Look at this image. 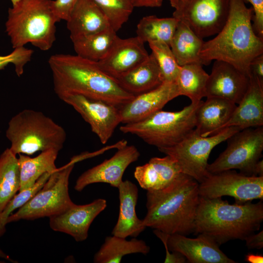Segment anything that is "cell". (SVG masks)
<instances>
[{
  "label": "cell",
  "instance_id": "22",
  "mask_svg": "<svg viewBox=\"0 0 263 263\" xmlns=\"http://www.w3.org/2000/svg\"><path fill=\"white\" fill-rule=\"evenodd\" d=\"M118 189L119 215L112 234L124 238L129 236L136 238L146 228L136 213L138 189L134 183L127 180L122 181Z\"/></svg>",
  "mask_w": 263,
  "mask_h": 263
},
{
  "label": "cell",
  "instance_id": "46",
  "mask_svg": "<svg viewBox=\"0 0 263 263\" xmlns=\"http://www.w3.org/2000/svg\"><path fill=\"white\" fill-rule=\"evenodd\" d=\"M0 258L4 259L8 261H10V262H12L14 263L15 262L13 260H12L8 255H7L6 253L3 252L2 250H1L0 249Z\"/></svg>",
  "mask_w": 263,
  "mask_h": 263
},
{
  "label": "cell",
  "instance_id": "33",
  "mask_svg": "<svg viewBox=\"0 0 263 263\" xmlns=\"http://www.w3.org/2000/svg\"><path fill=\"white\" fill-rule=\"evenodd\" d=\"M161 72L163 81L175 82L180 66L171 50L170 46L162 42L148 43Z\"/></svg>",
  "mask_w": 263,
  "mask_h": 263
},
{
  "label": "cell",
  "instance_id": "29",
  "mask_svg": "<svg viewBox=\"0 0 263 263\" xmlns=\"http://www.w3.org/2000/svg\"><path fill=\"white\" fill-rule=\"evenodd\" d=\"M118 36L112 27L72 39L77 55L98 62L109 54Z\"/></svg>",
  "mask_w": 263,
  "mask_h": 263
},
{
  "label": "cell",
  "instance_id": "34",
  "mask_svg": "<svg viewBox=\"0 0 263 263\" xmlns=\"http://www.w3.org/2000/svg\"><path fill=\"white\" fill-rule=\"evenodd\" d=\"M93 0L103 12L115 32L127 22L134 8L132 0Z\"/></svg>",
  "mask_w": 263,
  "mask_h": 263
},
{
  "label": "cell",
  "instance_id": "38",
  "mask_svg": "<svg viewBox=\"0 0 263 263\" xmlns=\"http://www.w3.org/2000/svg\"><path fill=\"white\" fill-rule=\"evenodd\" d=\"M76 1V0H52L53 9L60 20L68 19Z\"/></svg>",
  "mask_w": 263,
  "mask_h": 263
},
{
  "label": "cell",
  "instance_id": "16",
  "mask_svg": "<svg viewBox=\"0 0 263 263\" xmlns=\"http://www.w3.org/2000/svg\"><path fill=\"white\" fill-rule=\"evenodd\" d=\"M107 207V201L99 198L83 205L73 204L62 211L49 217V225L55 231L71 236L76 242H83L94 219Z\"/></svg>",
  "mask_w": 263,
  "mask_h": 263
},
{
  "label": "cell",
  "instance_id": "40",
  "mask_svg": "<svg viewBox=\"0 0 263 263\" xmlns=\"http://www.w3.org/2000/svg\"><path fill=\"white\" fill-rule=\"evenodd\" d=\"M246 245L249 249L256 248L260 249L263 247V231L262 230L257 234L252 233L244 240Z\"/></svg>",
  "mask_w": 263,
  "mask_h": 263
},
{
  "label": "cell",
  "instance_id": "28",
  "mask_svg": "<svg viewBox=\"0 0 263 263\" xmlns=\"http://www.w3.org/2000/svg\"><path fill=\"white\" fill-rule=\"evenodd\" d=\"M150 247L145 242L133 238L130 240L113 235L107 237L94 257L95 263H119L126 255L141 253L146 255Z\"/></svg>",
  "mask_w": 263,
  "mask_h": 263
},
{
  "label": "cell",
  "instance_id": "43",
  "mask_svg": "<svg viewBox=\"0 0 263 263\" xmlns=\"http://www.w3.org/2000/svg\"><path fill=\"white\" fill-rule=\"evenodd\" d=\"M245 260L250 263H263V256L261 254L248 253L245 255Z\"/></svg>",
  "mask_w": 263,
  "mask_h": 263
},
{
  "label": "cell",
  "instance_id": "44",
  "mask_svg": "<svg viewBox=\"0 0 263 263\" xmlns=\"http://www.w3.org/2000/svg\"><path fill=\"white\" fill-rule=\"evenodd\" d=\"M254 176H263V160H259L256 163L254 169Z\"/></svg>",
  "mask_w": 263,
  "mask_h": 263
},
{
  "label": "cell",
  "instance_id": "30",
  "mask_svg": "<svg viewBox=\"0 0 263 263\" xmlns=\"http://www.w3.org/2000/svg\"><path fill=\"white\" fill-rule=\"evenodd\" d=\"M209 75L200 63L180 66L175 81L180 95L188 97L192 103H197L206 97V86Z\"/></svg>",
  "mask_w": 263,
  "mask_h": 263
},
{
  "label": "cell",
  "instance_id": "20",
  "mask_svg": "<svg viewBox=\"0 0 263 263\" xmlns=\"http://www.w3.org/2000/svg\"><path fill=\"white\" fill-rule=\"evenodd\" d=\"M171 157H153L135 169L134 176L141 188L147 191L162 190L171 185L183 175Z\"/></svg>",
  "mask_w": 263,
  "mask_h": 263
},
{
  "label": "cell",
  "instance_id": "35",
  "mask_svg": "<svg viewBox=\"0 0 263 263\" xmlns=\"http://www.w3.org/2000/svg\"><path fill=\"white\" fill-rule=\"evenodd\" d=\"M52 173L47 172L44 174L34 185L26 189L18 191V193H16L10 200L0 213V237L5 232L7 220L8 217L14 210L21 207L34 196L42 188Z\"/></svg>",
  "mask_w": 263,
  "mask_h": 263
},
{
  "label": "cell",
  "instance_id": "6",
  "mask_svg": "<svg viewBox=\"0 0 263 263\" xmlns=\"http://www.w3.org/2000/svg\"><path fill=\"white\" fill-rule=\"evenodd\" d=\"M6 136L11 142L10 150L16 155L30 156L51 149L59 151L66 139L62 127L43 113L31 109L23 110L11 119Z\"/></svg>",
  "mask_w": 263,
  "mask_h": 263
},
{
  "label": "cell",
  "instance_id": "27",
  "mask_svg": "<svg viewBox=\"0 0 263 263\" xmlns=\"http://www.w3.org/2000/svg\"><path fill=\"white\" fill-rule=\"evenodd\" d=\"M58 152L56 150L51 149L42 151L34 157L19 154L18 162L20 178L19 191L34 185L44 174L56 170L55 162Z\"/></svg>",
  "mask_w": 263,
  "mask_h": 263
},
{
  "label": "cell",
  "instance_id": "13",
  "mask_svg": "<svg viewBox=\"0 0 263 263\" xmlns=\"http://www.w3.org/2000/svg\"><path fill=\"white\" fill-rule=\"evenodd\" d=\"M60 99L80 114L103 144L121 123L119 108L112 104L79 94L66 95Z\"/></svg>",
  "mask_w": 263,
  "mask_h": 263
},
{
  "label": "cell",
  "instance_id": "41",
  "mask_svg": "<svg viewBox=\"0 0 263 263\" xmlns=\"http://www.w3.org/2000/svg\"><path fill=\"white\" fill-rule=\"evenodd\" d=\"M160 240L163 243L166 249L165 263H184L186 262V258L182 254L176 251H172V253H170L165 241L163 239H160Z\"/></svg>",
  "mask_w": 263,
  "mask_h": 263
},
{
  "label": "cell",
  "instance_id": "23",
  "mask_svg": "<svg viewBox=\"0 0 263 263\" xmlns=\"http://www.w3.org/2000/svg\"><path fill=\"white\" fill-rule=\"evenodd\" d=\"M66 21L71 40L111 27L106 15L93 0H76Z\"/></svg>",
  "mask_w": 263,
  "mask_h": 263
},
{
  "label": "cell",
  "instance_id": "15",
  "mask_svg": "<svg viewBox=\"0 0 263 263\" xmlns=\"http://www.w3.org/2000/svg\"><path fill=\"white\" fill-rule=\"evenodd\" d=\"M139 156V151L133 145L127 144L118 148L111 158L82 173L75 182V189L81 191L87 186L97 183L109 184L118 188L126 169Z\"/></svg>",
  "mask_w": 263,
  "mask_h": 263
},
{
  "label": "cell",
  "instance_id": "37",
  "mask_svg": "<svg viewBox=\"0 0 263 263\" xmlns=\"http://www.w3.org/2000/svg\"><path fill=\"white\" fill-rule=\"evenodd\" d=\"M252 5L253 11L252 24L254 30L258 36L263 38V0H244Z\"/></svg>",
  "mask_w": 263,
  "mask_h": 263
},
{
  "label": "cell",
  "instance_id": "24",
  "mask_svg": "<svg viewBox=\"0 0 263 263\" xmlns=\"http://www.w3.org/2000/svg\"><path fill=\"white\" fill-rule=\"evenodd\" d=\"M196 113L195 129L203 137L218 133L222 130L236 108V104L228 100L207 97Z\"/></svg>",
  "mask_w": 263,
  "mask_h": 263
},
{
  "label": "cell",
  "instance_id": "11",
  "mask_svg": "<svg viewBox=\"0 0 263 263\" xmlns=\"http://www.w3.org/2000/svg\"><path fill=\"white\" fill-rule=\"evenodd\" d=\"M199 194L206 198L224 196L233 197L235 203L243 204L263 199V176H247L227 170L209 173L199 183Z\"/></svg>",
  "mask_w": 263,
  "mask_h": 263
},
{
  "label": "cell",
  "instance_id": "14",
  "mask_svg": "<svg viewBox=\"0 0 263 263\" xmlns=\"http://www.w3.org/2000/svg\"><path fill=\"white\" fill-rule=\"evenodd\" d=\"M154 234L165 241L170 251L182 254L191 263H235L219 248V245L210 236L199 234L197 238H189L180 234H168L154 229Z\"/></svg>",
  "mask_w": 263,
  "mask_h": 263
},
{
  "label": "cell",
  "instance_id": "18",
  "mask_svg": "<svg viewBox=\"0 0 263 263\" xmlns=\"http://www.w3.org/2000/svg\"><path fill=\"white\" fill-rule=\"evenodd\" d=\"M179 96L175 82L164 81L156 88L135 95L121 107V123L126 124L142 120L162 110L167 103Z\"/></svg>",
  "mask_w": 263,
  "mask_h": 263
},
{
  "label": "cell",
  "instance_id": "4",
  "mask_svg": "<svg viewBox=\"0 0 263 263\" xmlns=\"http://www.w3.org/2000/svg\"><path fill=\"white\" fill-rule=\"evenodd\" d=\"M263 220L262 200L230 205L222 197L200 196L194 232L208 235L220 245L229 240H244L260 229Z\"/></svg>",
  "mask_w": 263,
  "mask_h": 263
},
{
  "label": "cell",
  "instance_id": "10",
  "mask_svg": "<svg viewBox=\"0 0 263 263\" xmlns=\"http://www.w3.org/2000/svg\"><path fill=\"white\" fill-rule=\"evenodd\" d=\"M226 149L211 164L207 170L210 173L238 169L240 172L254 176L256 163L263 150V128L252 127L241 130L227 139Z\"/></svg>",
  "mask_w": 263,
  "mask_h": 263
},
{
  "label": "cell",
  "instance_id": "25",
  "mask_svg": "<svg viewBox=\"0 0 263 263\" xmlns=\"http://www.w3.org/2000/svg\"><path fill=\"white\" fill-rule=\"evenodd\" d=\"M115 80L123 90L134 96L152 90L164 82L151 54L146 60Z\"/></svg>",
  "mask_w": 263,
  "mask_h": 263
},
{
  "label": "cell",
  "instance_id": "17",
  "mask_svg": "<svg viewBox=\"0 0 263 263\" xmlns=\"http://www.w3.org/2000/svg\"><path fill=\"white\" fill-rule=\"evenodd\" d=\"M249 76L232 64L215 60L208 75L206 97H217L238 104L248 88Z\"/></svg>",
  "mask_w": 263,
  "mask_h": 263
},
{
  "label": "cell",
  "instance_id": "31",
  "mask_svg": "<svg viewBox=\"0 0 263 263\" xmlns=\"http://www.w3.org/2000/svg\"><path fill=\"white\" fill-rule=\"evenodd\" d=\"M179 20L176 18L143 17L137 25V37L144 43L158 42L170 46Z\"/></svg>",
  "mask_w": 263,
  "mask_h": 263
},
{
  "label": "cell",
  "instance_id": "32",
  "mask_svg": "<svg viewBox=\"0 0 263 263\" xmlns=\"http://www.w3.org/2000/svg\"><path fill=\"white\" fill-rule=\"evenodd\" d=\"M19 188L18 157L8 148L0 156V213Z\"/></svg>",
  "mask_w": 263,
  "mask_h": 263
},
{
  "label": "cell",
  "instance_id": "39",
  "mask_svg": "<svg viewBox=\"0 0 263 263\" xmlns=\"http://www.w3.org/2000/svg\"><path fill=\"white\" fill-rule=\"evenodd\" d=\"M249 73L250 75L254 76L263 82V53L252 60L249 65Z\"/></svg>",
  "mask_w": 263,
  "mask_h": 263
},
{
  "label": "cell",
  "instance_id": "7",
  "mask_svg": "<svg viewBox=\"0 0 263 263\" xmlns=\"http://www.w3.org/2000/svg\"><path fill=\"white\" fill-rule=\"evenodd\" d=\"M191 103L176 112L159 110L138 122L124 124L119 130L134 134L158 149L173 146L195 128L196 111L202 102Z\"/></svg>",
  "mask_w": 263,
  "mask_h": 263
},
{
  "label": "cell",
  "instance_id": "45",
  "mask_svg": "<svg viewBox=\"0 0 263 263\" xmlns=\"http://www.w3.org/2000/svg\"><path fill=\"white\" fill-rule=\"evenodd\" d=\"M169 1L171 6L175 9L177 10L182 7L187 0H168Z\"/></svg>",
  "mask_w": 263,
  "mask_h": 263
},
{
  "label": "cell",
  "instance_id": "19",
  "mask_svg": "<svg viewBox=\"0 0 263 263\" xmlns=\"http://www.w3.org/2000/svg\"><path fill=\"white\" fill-rule=\"evenodd\" d=\"M149 56L144 43L137 36L124 39L118 37L109 54L97 63L105 73L115 79Z\"/></svg>",
  "mask_w": 263,
  "mask_h": 263
},
{
  "label": "cell",
  "instance_id": "3",
  "mask_svg": "<svg viewBox=\"0 0 263 263\" xmlns=\"http://www.w3.org/2000/svg\"><path fill=\"white\" fill-rule=\"evenodd\" d=\"M198 188L196 180L184 174L162 190L147 191L144 225L168 234L186 236L194 232L200 200Z\"/></svg>",
  "mask_w": 263,
  "mask_h": 263
},
{
  "label": "cell",
  "instance_id": "2",
  "mask_svg": "<svg viewBox=\"0 0 263 263\" xmlns=\"http://www.w3.org/2000/svg\"><path fill=\"white\" fill-rule=\"evenodd\" d=\"M253 11L244 0H229L227 20L216 36L204 41L200 57L202 65L212 60L228 62L250 76L252 60L263 53V38L255 33L252 24Z\"/></svg>",
  "mask_w": 263,
  "mask_h": 263
},
{
  "label": "cell",
  "instance_id": "1",
  "mask_svg": "<svg viewBox=\"0 0 263 263\" xmlns=\"http://www.w3.org/2000/svg\"><path fill=\"white\" fill-rule=\"evenodd\" d=\"M48 63L54 91L60 99L66 95L79 94L120 108L135 96L105 73L97 62L77 55L56 54L50 57Z\"/></svg>",
  "mask_w": 263,
  "mask_h": 263
},
{
  "label": "cell",
  "instance_id": "26",
  "mask_svg": "<svg viewBox=\"0 0 263 263\" xmlns=\"http://www.w3.org/2000/svg\"><path fill=\"white\" fill-rule=\"evenodd\" d=\"M204 42L185 22L179 20L170 47L179 66L194 63L202 65L200 54Z\"/></svg>",
  "mask_w": 263,
  "mask_h": 263
},
{
  "label": "cell",
  "instance_id": "21",
  "mask_svg": "<svg viewBox=\"0 0 263 263\" xmlns=\"http://www.w3.org/2000/svg\"><path fill=\"white\" fill-rule=\"evenodd\" d=\"M248 88L232 116L222 130L237 127L241 130L263 125V82L249 76Z\"/></svg>",
  "mask_w": 263,
  "mask_h": 263
},
{
  "label": "cell",
  "instance_id": "5",
  "mask_svg": "<svg viewBox=\"0 0 263 263\" xmlns=\"http://www.w3.org/2000/svg\"><path fill=\"white\" fill-rule=\"evenodd\" d=\"M60 21L51 0H19L8 10L5 29L14 49L30 43L47 51L56 40V24Z\"/></svg>",
  "mask_w": 263,
  "mask_h": 263
},
{
  "label": "cell",
  "instance_id": "42",
  "mask_svg": "<svg viewBox=\"0 0 263 263\" xmlns=\"http://www.w3.org/2000/svg\"><path fill=\"white\" fill-rule=\"evenodd\" d=\"M163 0H132L134 7H159Z\"/></svg>",
  "mask_w": 263,
  "mask_h": 263
},
{
  "label": "cell",
  "instance_id": "12",
  "mask_svg": "<svg viewBox=\"0 0 263 263\" xmlns=\"http://www.w3.org/2000/svg\"><path fill=\"white\" fill-rule=\"evenodd\" d=\"M229 0H187L173 17L185 22L200 38L217 34L229 13Z\"/></svg>",
  "mask_w": 263,
  "mask_h": 263
},
{
  "label": "cell",
  "instance_id": "47",
  "mask_svg": "<svg viewBox=\"0 0 263 263\" xmlns=\"http://www.w3.org/2000/svg\"><path fill=\"white\" fill-rule=\"evenodd\" d=\"M12 3V5L13 4H14L15 3H16L17 2H18L19 0H10Z\"/></svg>",
  "mask_w": 263,
  "mask_h": 263
},
{
  "label": "cell",
  "instance_id": "9",
  "mask_svg": "<svg viewBox=\"0 0 263 263\" xmlns=\"http://www.w3.org/2000/svg\"><path fill=\"white\" fill-rule=\"evenodd\" d=\"M241 130L237 127H229L216 134L203 137L194 129L176 144L158 150L174 159L183 173L200 183L209 173L207 160L212 150Z\"/></svg>",
  "mask_w": 263,
  "mask_h": 263
},
{
  "label": "cell",
  "instance_id": "36",
  "mask_svg": "<svg viewBox=\"0 0 263 263\" xmlns=\"http://www.w3.org/2000/svg\"><path fill=\"white\" fill-rule=\"evenodd\" d=\"M33 51L24 47L15 48L10 54L0 56V70L10 63L15 66V71L18 76L22 75L24 67L31 59Z\"/></svg>",
  "mask_w": 263,
  "mask_h": 263
},
{
  "label": "cell",
  "instance_id": "8",
  "mask_svg": "<svg viewBox=\"0 0 263 263\" xmlns=\"http://www.w3.org/2000/svg\"><path fill=\"white\" fill-rule=\"evenodd\" d=\"M79 156L52 172L42 188L26 203L12 213L7 224L21 220H35L55 215L72 205L69 181Z\"/></svg>",
  "mask_w": 263,
  "mask_h": 263
}]
</instances>
